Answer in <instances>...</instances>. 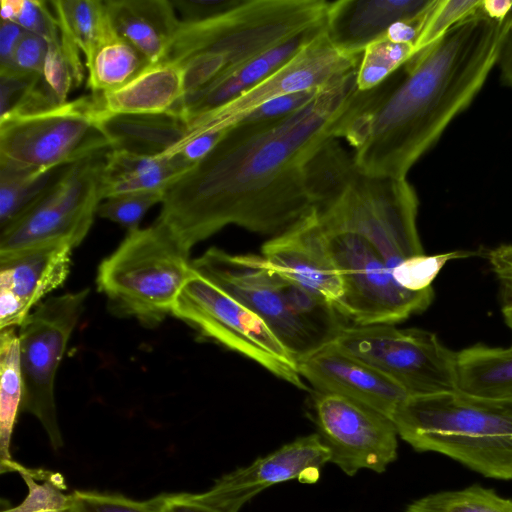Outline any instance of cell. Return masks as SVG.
Instances as JSON below:
<instances>
[{
	"label": "cell",
	"mask_w": 512,
	"mask_h": 512,
	"mask_svg": "<svg viewBox=\"0 0 512 512\" xmlns=\"http://www.w3.org/2000/svg\"><path fill=\"white\" fill-rule=\"evenodd\" d=\"M49 4L60 31L78 46L87 61L112 29L104 0H55Z\"/></svg>",
	"instance_id": "30"
},
{
	"label": "cell",
	"mask_w": 512,
	"mask_h": 512,
	"mask_svg": "<svg viewBox=\"0 0 512 512\" xmlns=\"http://www.w3.org/2000/svg\"><path fill=\"white\" fill-rule=\"evenodd\" d=\"M456 388L476 397L512 399V346L476 344L457 352Z\"/></svg>",
	"instance_id": "26"
},
{
	"label": "cell",
	"mask_w": 512,
	"mask_h": 512,
	"mask_svg": "<svg viewBox=\"0 0 512 512\" xmlns=\"http://www.w3.org/2000/svg\"><path fill=\"white\" fill-rule=\"evenodd\" d=\"M71 509L73 512H161V494L135 500L118 493L74 490Z\"/></svg>",
	"instance_id": "39"
},
{
	"label": "cell",
	"mask_w": 512,
	"mask_h": 512,
	"mask_svg": "<svg viewBox=\"0 0 512 512\" xmlns=\"http://www.w3.org/2000/svg\"><path fill=\"white\" fill-rule=\"evenodd\" d=\"M361 55L339 50L325 29L263 81L230 102L190 120L188 135L229 129L274 98L324 89L355 72Z\"/></svg>",
	"instance_id": "14"
},
{
	"label": "cell",
	"mask_w": 512,
	"mask_h": 512,
	"mask_svg": "<svg viewBox=\"0 0 512 512\" xmlns=\"http://www.w3.org/2000/svg\"><path fill=\"white\" fill-rule=\"evenodd\" d=\"M54 171L0 162V229L18 217L50 184Z\"/></svg>",
	"instance_id": "31"
},
{
	"label": "cell",
	"mask_w": 512,
	"mask_h": 512,
	"mask_svg": "<svg viewBox=\"0 0 512 512\" xmlns=\"http://www.w3.org/2000/svg\"><path fill=\"white\" fill-rule=\"evenodd\" d=\"M404 512H512V499L503 498L492 489L472 485L424 496L410 503Z\"/></svg>",
	"instance_id": "33"
},
{
	"label": "cell",
	"mask_w": 512,
	"mask_h": 512,
	"mask_svg": "<svg viewBox=\"0 0 512 512\" xmlns=\"http://www.w3.org/2000/svg\"><path fill=\"white\" fill-rule=\"evenodd\" d=\"M92 94L99 117L165 113L185 97L184 69L177 62L163 61L150 65L121 88Z\"/></svg>",
	"instance_id": "22"
},
{
	"label": "cell",
	"mask_w": 512,
	"mask_h": 512,
	"mask_svg": "<svg viewBox=\"0 0 512 512\" xmlns=\"http://www.w3.org/2000/svg\"><path fill=\"white\" fill-rule=\"evenodd\" d=\"M297 367L302 379L315 391L348 398L391 420L410 397L399 384L377 369L326 345L299 358Z\"/></svg>",
	"instance_id": "19"
},
{
	"label": "cell",
	"mask_w": 512,
	"mask_h": 512,
	"mask_svg": "<svg viewBox=\"0 0 512 512\" xmlns=\"http://www.w3.org/2000/svg\"><path fill=\"white\" fill-rule=\"evenodd\" d=\"M72 250L52 243L0 256V330L20 327L39 301L63 285Z\"/></svg>",
	"instance_id": "18"
},
{
	"label": "cell",
	"mask_w": 512,
	"mask_h": 512,
	"mask_svg": "<svg viewBox=\"0 0 512 512\" xmlns=\"http://www.w3.org/2000/svg\"><path fill=\"white\" fill-rule=\"evenodd\" d=\"M105 154L64 167L18 217L0 229V256L52 243L73 248L81 244L103 200Z\"/></svg>",
	"instance_id": "10"
},
{
	"label": "cell",
	"mask_w": 512,
	"mask_h": 512,
	"mask_svg": "<svg viewBox=\"0 0 512 512\" xmlns=\"http://www.w3.org/2000/svg\"><path fill=\"white\" fill-rule=\"evenodd\" d=\"M419 201L406 178L355 176L331 203L315 209L325 223L366 238L393 271L406 259L424 253L418 228Z\"/></svg>",
	"instance_id": "8"
},
{
	"label": "cell",
	"mask_w": 512,
	"mask_h": 512,
	"mask_svg": "<svg viewBox=\"0 0 512 512\" xmlns=\"http://www.w3.org/2000/svg\"><path fill=\"white\" fill-rule=\"evenodd\" d=\"M480 4L479 0H433L416 44L417 53L428 50L455 25L479 13Z\"/></svg>",
	"instance_id": "35"
},
{
	"label": "cell",
	"mask_w": 512,
	"mask_h": 512,
	"mask_svg": "<svg viewBox=\"0 0 512 512\" xmlns=\"http://www.w3.org/2000/svg\"><path fill=\"white\" fill-rule=\"evenodd\" d=\"M0 332V471L8 473L16 462L11 454V442L21 412L23 380L16 327Z\"/></svg>",
	"instance_id": "28"
},
{
	"label": "cell",
	"mask_w": 512,
	"mask_h": 512,
	"mask_svg": "<svg viewBox=\"0 0 512 512\" xmlns=\"http://www.w3.org/2000/svg\"><path fill=\"white\" fill-rule=\"evenodd\" d=\"M261 256L279 275L325 299L334 307L344 293L315 209L281 234L270 237Z\"/></svg>",
	"instance_id": "17"
},
{
	"label": "cell",
	"mask_w": 512,
	"mask_h": 512,
	"mask_svg": "<svg viewBox=\"0 0 512 512\" xmlns=\"http://www.w3.org/2000/svg\"><path fill=\"white\" fill-rule=\"evenodd\" d=\"M488 260L504 289L506 304L512 303V245H500L490 250Z\"/></svg>",
	"instance_id": "45"
},
{
	"label": "cell",
	"mask_w": 512,
	"mask_h": 512,
	"mask_svg": "<svg viewBox=\"0 0 512 512\" xmlns=\"http://www.w3.org/2000/svg\"><path fill=\"white\" fill-rule=\"evenodd\" d=\"M92 93L113 91L129 83L151 62L112 29L84 62Z\"/></svg>",
	"instance_id": "29"
},
{
	"label": "cell",
	"mask_w": 512,
	"mask_h": 512,
	"mask_svg": "<svg viewBox=\"0 0 512 512\" xmlns=\"http://www.w3.org/2000/svg\"><path fill=\"white\" fill-rule=\"evenodd\" d=\"M312 406L330 463L346 475L360 470L383 473L396 460L399 435L390 418L348 398L317 391Z\"/></svg>",
	"instance_id": "15"
},
{
	"label": "cell",
	"mask_w": 512,
	"mask_h": 512,
	"mask_svg": "<svg viewBox=\"0 0 512 512\" xmlns=\"http://www.w3.org/2000/svg\"><path fill=\"white\" fill-rule=\"evenodd\" d=\"M329 5L326 0H243L207 21L180 20L164 61L182 62L204 54L216 59L225 72L325 23Z\"/></svg>",
	"instance_id": "5"
},
{
	"label": "cell",
	"mask_w": 512,
	"mask_h": 512,
	"mask_svg": "<svg viewBox=\"0 0 512 512\" xmlns=\"http://www.w3.org/2000/svg\"><path fill=\"white\" fill-rule=\"evenodd\" d=\"M192 167L179 155L148 156L111 149L104 157L102 198L131 192H166Z\"/></svg>",
	"instance_id": "24"
},
{
	"label": "cell",
	"mask_w": 512,
	"mask_h": 512,
	"mask_svg": "<svg viewBox=\"0 0 512 512\" xmlns=\"http://www.w3.org/2000/svg\"><path fill=\"white\" fill-rule=\"evenodd\" d=\"M324 89L303 91L274 98L255 108L238 123H261L280 120L306 106Z\"/></svg>",
	"instance_id": "41"
},
{
	"label": "cell",
	"mask_w": 512,
	"mask_h": 512,
	"mask_svg": "<svg viewBox=\"0 0 512 512\" xmlns=\"http://www.w3.org/2000/svg\"><path fill=\"white\" fill-rule=\"evenodd\" d=\"M47 50L48 42L45 39L26 31L15 50L12 69L9 71L43 77Z\"/></svg>",
	"instance_id": "42"
},
{
	"label": "cell",
	"mask_w": 512,
	"mask_h": 512,
	"mask_svg": "<svg viewBox=\"0 0 512 512\" xmlns=\"http://www.w3.org/2000/svg\"><path fill=\"white\" fill-rule=\"evenodd\" d=\"M43 79L60 103L68 101L70 91L77 88L84 79L82 60L65 51L61 38L48 43Z\"/></svg>",
	"instance_id": "36"
},
{
	"label": "cell",
	"mask_w": 512,
	"mask_h": 512,
	"mask_svg": "<svg viewBox=\"0 0 512 512\" xmlns=\"http://www.w3.org/2000/svg\"><path fill=\"white\" fill-rule=\"evenodd\" d=\"M356 90L355 71L285 118L230 127L167 189L156 220L188 252L227 225L270 237L288 230L315 209L305 164L334 137Z\"/></svg>",
	"instance_id": "1"
},
{
	"label": "cell",
	"mask_w": 512,
	"mask_h": 512,
	"mask_svg": "<svg viewBox=\"0 0 512 512\" xmlns=\"http://www.w3.org/2000/svg\"><path fill=\"white\" fill-rule=\"evenodd\" d=\"M330 452L317 433L302 436L216 479L207 490L226 511L240 509L265 489L290 480L317 482Z\"/></svg>",
	"instance_id": "16"
},
{
	"label": "cell",
	"mask_w": 512,
	"mask_h": 512,
	"mask_svg": "<svg viewBox=\"0 0 512 512\" xmlns=\"http://www.w3.org/2000/svg\"><path fill=\"white\" fill-rule=\"evenodd\" d=\"M88 294L86 288L41 301L18 331L23 380L21 412L40 422L54 450L64 445L57 417L55 377Z\"/></svg>",
	"instance_id": "12"
},
{
	"label": "cell",
	"mask_w": 512,
	"mask_h": 512,
	"mask_svg": "<svg viewBox=\"0 0 512 512\" xmlns=\"http://www.w3.org/2000/svg\"><path fill=\"white\" fill-rule=\"evenodd\" d=\"M191 266L262 318L297 360L322 347L286 304L280 275L261 255H234L211 247Z\"/></svg>",
	"instance_id": "13"
},
{
	"label": "cell",
	"mask_w": 512,
	"mask_h": 512,
	"mask_svg": "<svg viewBox=\"0 0 512 512\" xmlns=\"http://www.w3.org/2000/svg\"><path fill=\"white\" fill-rule=\"evenodd\" d=\"M165 192H131L104 199L97 210L101 218L115 222L129 230L139 228L148 210L162 203Z\"/></svg>",
	"instance_id": "38"
},
{
	"label": "cell",
	"mask_w": 512,
	"mask_h": 512,
	"mask_svg": "<svg viewBox=\"0 0 512 512\" xmlns=\"http://www.w3.org/2000/svg\"><path fill=\"white\" fill-rule=\"evenodd\" d=\"M318 221L343 279L344 293L335 309L347 323L395 324L430 306L434 292L413 293L400 288L383 257L366 238Z\"/></svg>",
	"instance_id": "11"
},
{
	"label": "cell",
	"mask_w": 512,
	"mask_h": 512,
	"mask_svg": "<svg viewBox=\"0 0 512 512\" xmlns=\"http://www.w3.org/2000/svg\"><path fill=\"white\" fill-rule=\"evenodd\" d=\"M189 254L157 220L129 230L99 265L97 286L112 311L155 326L172 313L191 271Z\"/></svg>",
	"instance_id": "4"
},
{
	"label": "cell",
	"mask_w": 512,
	"mask_h": 512,
	"mask_svg": "<svg viewBox=\"0 0 512 512\" xmlns=\"http://www.w3.org/2000/svg\"><path fill=\"white\" fill-rule=\"evenodd\" d=\"M508 31V18L499 23L479 11L378 86L356 90L334 137L352 147L358 169L406 178L481 91Z\"/></svg>",
	"instance_id": "2"
},
{
	"label": "cell",
	"mask_w": 512,
	"mask_h": 512,
	"mask_svg": "<svg viewBox=\"0 0 512 512\" xmlns=\"http://www.w3.org/2000/svg\"><path fill=\"white\" fill-rule=\"evenodd\" d=\"M115 32L151 64L163 62L180 19L171 0H104Z\"/></svg>",
	"instance_id": "23"
},
{
	"label": "cell",
	"mask_w": 512,
	"mask_h": 512,
	"mask_svg": "<svg viewBox=\"0 0 512 512\" xmlns=\"http://www.w3.org/2000/svg\"><path fill=\"white\" fill-rule=\"evenodd\" d=\"M99 121L112 149L148 156L168 153L189 132L187 120L173 110L159 114L101 116Z\"/></svg>",
	"instance_id": "25"
},
{
	"label": "cell",
	"mask_w": 512,
	"mask_h": 512,
	"mask_svg": "<svg viewBox=\"0 0 512 512\" xmlns=\"http://www.w3.org/2000/svg\"><path fill=\"white\" fill-rule=\"evenodd\" d=\"M26 31L15 22L1 21L0 72L12 69V60L19 41Z\"/></svg>",
	"instance_id": "46"
},
{
	"label": "cell",
	"mask_w": 512,
	"mask_h": 512,
	"mask_svg": "<svg viewBox=\"0 0 512 512\" xmlns=\"http://www.w3.org/2000/svg\"><path fill=\"white\" fill-rule=\"evenodd\" d=\"M432 0L330 1L326 32L335 47L352 55L385 35L398 21L422 12Z\"/></svg>",
	"instance_id": "20"
},
{
	"label": "cell",
	"mask_w": 512,
	"mask_h": 512,
	"mask_svg": "<svg viewBox=\"0 0 512 512\" xmlns=\"http://www.w3.org/2000/svg\"><path fill=\"white\" fill-rule=\"evenodd\" d=\"M21 5L22 0H1V21L15 22Z\"/></svg>",
	"instance_id": "49"
},
{
	"label": "cell",
	"mask_w": 512,
	"mask_h": 512,
	"mask_svg": "<svg viewBox=\"0 0 512 512\" xmlns=\"http://www.w3.org/2000/svg\"><path fill=\"white\" fill-rule=\"evenodd\" d=\"M501 83L512 90V32L507 33L497 61Z\"/></svg>",
	"instance_id": "47"
},
{
	"label": "cell",
	"mask_w": 512,
	"mask_h": 512,
	"mask_svg": "<svg viewBox=\"0 0 512 512\" xmlns=\"http://www.w3.org/2000/svg\"><path fill=\"white\" fill-rule=\"evenodd\" d=\"M325 345L377 369L410 397L457 390V352L433 332L394 324H347Z\"/></svg>",
	"instance_id": "7"
},
{
	"label": "cell",
	"mask_w": 512,
	"mask_h": 512,
	"mask_svg": "<svg viewBox=\"0 0 512 512\" xmlns=\"http://www.w3.org/2000/svg\"><path fill=\"white\" fill-rule=\"evenodd\" d=\"M171 315L203 336L255 361L276 377L306 389L297 359L267 323L193 268Z\"/></svg>",
	"instance_id": "9"
},
{
	"label": "cell",
	"mask_w": 512,
	"mask_h": 512,
	"mask_svg": "<svg viewBox=\"0 0 512 512\" xmlns=\"http://www.w3.org/2000/svg\"><path fill=\"white\" fill-rule=\"evenodd\" d=\"M471 255L473 253L467 251L415 255L406 259L393 271V279L400 288L406 291L413 293L430 292L433 291L432 282L449 260Z\"/></svg>",
	"instance_id": "37"
},
{
	"label": "cell",
	"mask_w": 512,
	"mask_h": 512,
	"mask_svg": "<svg viewBox=\"0 0 512 512\" xmlns=\"http://www.w3.org/2000/svg\"><path fill=\"white\" fill-rule=\"evenodd\" d=\"M161 512H226L208 493L161 494Z\"/></svg>",
	"instance_id": "44"
},
{
	"label": "cell",
	"mask_w": 512,
	"mask_h": 512,
	"mask_svg": "<svg viewBox=\"0 0 512 512\" xmlns=\"http://www.w3.org/2000/svg\"><path fill=\"white\" fill-rule=\"evenodd\" d=\"M359 171L353 153L348 152L338 138L324 140L304 167L305 187L315 209L341 195Z\"/></svg>",
	"instance_id": "27"
},
{
	"label": "cell",
	"mask_w": 512,
	"mask_h": 512,
	"mask_svg": "<svg viewBox=\"0 0 512 512\" xmlns=\"http://www.w3.org/2000/svg\"><path fill=\"white\" fill-rule=\"evenodd\" d=\"M181 21L198 23L213 19L242 3L243 0H171Z\"/></svg>",
	"instance_id": "43"
},
{
	"label": "cell",
	"mask_w": 512,
	"mask_h": 512,
	"mask_svg": "<svg viewBox=\"0 0 512 512\" xmlns=\"http://www.w3.org/2000/svg\"><path fill=\"white\" fill-rule=\"evenodd\" d=\"M417 50L414 45L396 43L381 37L368 45L356 70L358 91L370 90L401 68Z\"/></svg>",
	"instance_id": "34"
},
{
	"label": "cell",
	"mask_w": 512,
	"mask_h": 512,
	"mask_svg": "<svg viewBox=\"0 0 512 512\" xmlns=\"http://www.w3.org/2000/svg\"><path fill=\"white\" fill-rule=\"evenodd\" d=\"M15 23L25 31L42 37L48 43L61 38L57 18L49 10L46 1L22 0Z\"/></svg>",
	"instance_id": "40"
},
{
	"label": "cell",
	"mask_w": 512,
	"mask_h": 512,
	"mask_svg": "<svg viewBox=\"0 0 512 512\" xmlns=\"http://www.w3.org/2000/svg\"><path fill=\"white\" fill-rule=\"evenodd\" d=\"M392 421L416 451L441 453L485 477L512 479V399L458 390L408 397Z\"/></svg>",
	"instance_id": "3"
},
{
	"label": "cell",
	"mask_w": 512,
	"mask_h": 512,
	"mask_svg": "<svg viewBox=\"0 0 512 512\" xmlns=\"http://www.w3.org/2000/svg\"><path fill=\"white\" fill-rule=\"evenodd\" d=\"M12 472L21 476L28 493L20 504L1 512H67L71 509L72 493H67V485L61 473L29 468L17 461Z\"/></svg>",
	"instance_id": "32"
},
{
	"label": "cell",
	"mask_w": 512,
	"mask_h": 512,
	"mask_svg": "<svg viewBox=\"0 0 512 512\" xmlns=\"http://www.w3.org/2000/svg\"><path fill=\"white\" fill-rule=\"evenodd\" d=\"M67 512H73L72 509L68 510Z\"/></svg>",
	"instance_id": "51"
},
{
	"label": "cell",
	"mask_w": 512,
	"mask_h": 512,
	"mask_svg": "<svg viewBox=\"0 0 512 512\" xmlns=\"http://www.w3.org/2000/svg\"><path fill=\"white\" fill-rule=\"evenodd\" d=\"M480 11L488 19L502 23L512 11V0H483Z\"/></svg>",
	"instance_id": "48"
},
{
	"label": "cell",
	"mask_w": 512,
	"mask_h": 512,
	"mask_svg": "<svg viewBox=\"0 0 512 512\" xmlns=\"http://www.w3.org/2000/svg\"><path fill=\"white\" fill-rule=\"evenodd\" d=\"M111 149L93 94L0 117V162L55 171Z\"/></svg>",
	"instance_id": "6"
},
{
	"label": "cell",
	"mask_w": 512,
	"mask_h": 512,
	"mask_svg": "<svg viewBox=\"0 0 512 512\" xmlns=\"http://www.w3.org/2000/svg\"><path fill=\"white\" fill-rule=\"evenodd\" d=\"M509 32H512V11L508 16Z\"/></svg>",
	"instance_id": "50"
},
{
	"label": "cell",
	"mask_w": 512,
	"mask_h": 512,
	"mask_svg": "<svg viewBox=\"0 0 512 512\" xmlns=\"http://www.w3.org/2000/svg\"><path fill=\"white\" fill-rule=\"evenodd\" d=\"M325 29L326 22L221 73L204 87L185 96L174 111L189 122L230 102L279 69Z\"/></svg>",
	"instance_id": "21"
}]
</instances>
